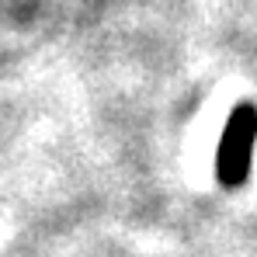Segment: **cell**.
<instances>
[{"label":"cell","mask_w":257,"mask_h":257,"mask_svg":"<svg viewBox=\"0 0 257 257\" xmlns=\"http://www.w3.org/2000/svg\"><path fill=\"white\" fill-rule=\"evenodd\" d=\"M254 143H257V108L254 104H236L229 122H226V136H222V146H219V164H215L222 184H240L250 174Z\"/></svg>","instance_id":"cell-1"}]
</instances>
